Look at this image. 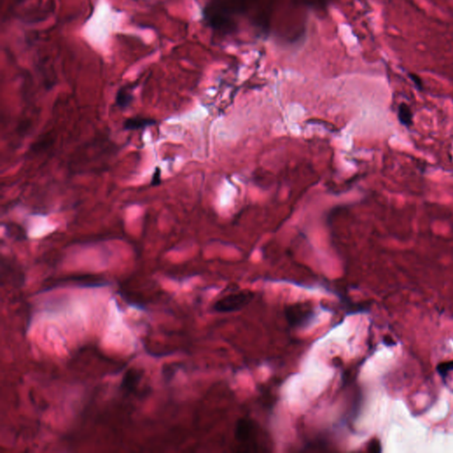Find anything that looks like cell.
<instances>
[{"label":"cell","mask_w":453,"mask_h":453,"mask_svg":"<svg viewBox=\"0 0 453 453\" xmlns=\"http://www.w3.org/2000/svg\"><path fill=\"white\" fill-rule=\"evenodd\" d=\"M254 293L250 290H243L231 293L216 301L213 309L218 313H231L241 310L253 299Z\"/></svg>","instance_id":"cell-1"},{"label":"cell","mask_w":453,"mask_h":453,"mask_svg":"<svg viewBox=\"0 0 453 453\" xmlns=\"http://www.w3.org/2000/svg\"><path fill=\"white\" fill-rule=\"evenodd\" d=\"M285 314L287 321L292 327L307 325L315 316V311L312 307L304 304L289 306L287 307Z\"/></svg>","instance_id":"cell-2"},{"label":"cell","mask_w":453,"mask_h":453,"mask_svg":"<svg viewBox=\"0 0 453 453\" xmlns=\"http://www.w3.org/2000/svg\"><path fill=\"white\" fill-rule=\"evenodd\" d=\"M254 432H255V425L252 420L248 419L238 420L235 431L236 439L238 442L242 443L249 442L254 435Z\"/></svg>","instance_id":"cell-3"},{"label":"cell","mask_w":453,"mask_h":453,"mask_svg":"<svg viewBox=\"0 0 453 453\" xmlns=\"http://www.w3.org/2000/svg\"><path fill=\"white\" fill-rule=\"evenodd\" d=\"M156 125V121L150 118L133 117L128 118L123 123V128L125 130H138V129H144L147 127Z\"/></svg>","instance_id":"cell-4"},{"label":"cell","mask_w":453,"mask_h":453,"mask_svg":"<svg viewBox=\"0 0 453 453\" xmlns=\"http://www.w3.org/2000/svg\"><path fill=\"white\" fill-rule=\"evenodd\" d=\"M133 100H134V96L132 94L131 89L128 86L121 87L118 91L116 97H115L116 105L119 108L122 110L128 108V106L131 105Z\"/></svg>","instance_id":"cell-5"},{"label":"cell","mask_w":453,"mask_h":453,"mask_svg":"<svg viewBox=\"0 0 453 453\" xmlns=\"http://www.w3.org/2000/svg\"><path fill=\"white\" fill-rule=\"evenodd\" d=\"M398 119L401 124L411 127L413 123V113L412 109L406 103L400 104L398 110Z\"/></svg>","instance_id":"cell-6"},{"label":"cell","mask_w":453,"mask_h":453,"mask_svg":"<svg viewBox=\"0 0 453 453\" xmlns=\"http://www.w3.org/2000/svg\"><path fill=\"white\" fill-rule=\"evenodd\" d=\"M139 378H140V375L137 374L135 371H129L125 375L123 382H122V387L128 389V390L134 389L138 384Z\"/></svg>","instance_id":"cell-7"},{"label":"cell","mask_w":453,"mask_h":453,"mask_svg":"<svg viewBox=\"0 0 453 453\" xmlns=\"http://www.w3.org/2000/svg\"><path fill=\"white\" fill-rule=\"evenodd\" d=\"M161 183V170L157 167L154 170V175L150 181V186H158Z\"/></svg>","instance_id":"cell-8"},{"label":"cell","mask_w":453,"mask_h":453,"mask_svg":"<svg viewBox=\"0 0 453 453\" xmlns=\"http://www.w3.org/2000/svg\"><path fill=\"white\" fill-rule=\"evenodd\" d=\"M409 77L411 78V80L413 81L414 84L416 85L417 88L419 89V90H422L423 84H422V81H421L420 77L416 76V74H414V73H410Z\"/></svg>","instance_id":"cell-9"}]
</instances>
